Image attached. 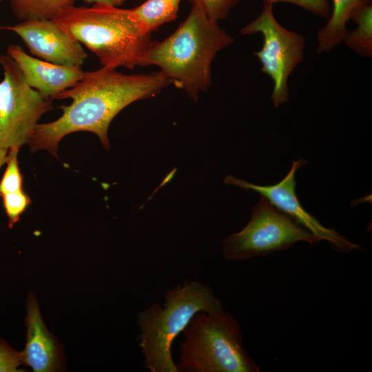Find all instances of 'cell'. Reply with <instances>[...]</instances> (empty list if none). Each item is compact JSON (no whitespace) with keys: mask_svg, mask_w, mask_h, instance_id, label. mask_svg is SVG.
<instances>
[{"mask_svg":"<svg viewBox=\"0 0 372 372\" xmlns=\"http://www.w3.org/2000/svg\"><path fill=\"white\" fill-rule=\"evenodd\" d=\"M178 372H258L242 345L238 320L230 313L198 311L182 331Z\"/></svg>","mask_w":372,"mask_h":372,"instance_id":"obj_5","label":"cell"},{"mask_svg":"<svg viewBox=\"0 0 372 372\" xmlns=\"http://www.w3.org/2000/svg\"><path fill=\"white\" fill-rule=\"evenodd\" d=\"M180 1L147 0L132 10L141 23L152 33L164 23L176 18Z\"/></svg>","mask_w":372,"mask_h":372,"instance_id":"obj_15","label":"cell"},{"mask_svg":"<svg viewBox=\"0 0 372 372\" xmlns=\"http://www.w3.org/2000/svg\"><path fill=\"white\" fill-rule=\"evenodd\" d=\"M7 54L16 62L28 85L50 100L57 99L61 92L75 85L85 73L81 68L34 58L18 45H9Z\"/></svg>","mask_w":372,"mask_h":372,"instance_id":"obj_11","label":"cell"},{"mask_svg":"<svg viewBox=\"0 0 372 372\" xmlns=\"http://www.w3.org/2000/svg\"><path fill=\"white\" fill-rule=\"evenodd\" d=\"M261 13L241 29L242 35L260 33L261 49L254 54L262 63L260 72L273 81L271 95L273 105L278 107L289 100L288 79L303 59L305 39L297 32L281 25L273 14V5L263 3Z\"/></svg>","mask_w":372,"mask_h":372,"instance_id":"obj_8","label":"cell"},{"mask_svg":"<svg viewBox=\"0 0 372 372\" xmlns=\"http://www.w3.org/2000/svg\"><path fill=\"white\" fill-rule=\"evenodd\" d=\"M19 149V148H12L8 152L7 167L0 181V196L7 193L23 190V176L19 167L17 158Z\"/></svg>","mask_w":372,"mask_h":372,"instance_id":"obj_17","label":"cell"},{"mask_svg":"<svg viewBox=\"0 0 372 372\" xmlns=\"http://www.w3.org/2000/svg\"><path fill=\"white\" fill-rule=\"evenodd\" d=\"M76 0H10L11 10L21 21L52 19L62 10L74 6Z\"/></svg>","mask_w":372,"mask_h":372,"instance_id":"obj_16","label":"cell"},{"mask_svg":"<svg viewBox=\"0 0 372 372\" xmlns=\"http://www.w3.org/2000/svg\"><path fill=\"white\" fill-rule=\"evenodd\" d=\"M262 2L273 6L277 3H293L325 19H328L331 12L329 0H263Z\"/></svg>","mask_w":372,"mask_h":372,"instance_id":"obj_21","label":"cell"},{"mask_svg":"<svg viewBox=\"0 0 372 372\" xmlns=\"http://www.w3.org/2000/svg\"><path fill=\"white\" fill-rule=\"evenodd\" d=\"M87 3L107 4L114 6H121L126 0H81Z\"/></svg>","mask_w":372,"mask_h":372,"instance_id":"obj_22","label":"cell"},{"mask_svg":"<svg viewBox=\"0 0 372 372\" xmlns=\"http://www.w3.org/2000/svg\"><path fill=\"white\" fill-rule=\"evenodd\" d=\"M0 149L8 151L28 143L40 117L52 110V100L28 85L9 55L0 54Z\"/></svg>","mask_w":372,"mask_h":372,"instance_id":"obj_7","label":"cell"},{"mask_svg":"<svg viewBox=\"0 0 372 372\" xmlns=\"http://www.w3.org/2000/svg\"><path fill=\"white\" fill-rule=\"evenodd\" d=\"M172 84L161 72L145 74H124L103 66L86 72L72 87L61 92L58 99H71L62 105L56 120L37 124L28 142L32 152L47 150L57 157L58 145L66 135L76 132L95 134L106 149L110 148L108 128L113 118L132 103L152 97Z\"/></svg>","mask_w":372,"mask_h":372,"instance_id":"obj_1","label":"cell"},{"mask_svg":"<svg viewBox=\"0 0 372 372\" xmlns=\"http://www.w3.org/2000/svg\"><path fill=\"white\" fill-rule=\"evenodd\" d=\"M300 241L309 245L320 242L261 196L247 225L223 240V254L229 260H243L289 249Z\"/></svg>","mask_w":372,"mask_h":372,"instance_id":"obj_6","label":"cell"},{"mask_svg":"<svg viewBox=\"0 0 372 372\" xmlns=\"http://www.w3.org/2000/svg\"><path fill=\"white\" fill-rule=\"evenodd\" d=\"M1 197L8 218V226L11 228L19 221L21 215L31 203V200L23 190L7 193L2 195Z\"/></svg>","mask_w":372,"mask_h":372,"instance_id":"obj_18","label":"cell"},{"mask_svg":"<svg viewBox=\"0 0 372 372\" xmlns=\"http://www.w3.org/2000/svg\"><path fill=\"white\" fill-rule=\"evenodd\" d=\"M0 30L15 32L32 54L50 63L81 68L87 58L81 44L52 19H28Z\"/></svg>","mask_w":372,"mask_h":372,"instance_id":"obj_10","label":"cell"},{"mask_svg":"<svg viewBox=\"0 0 372 372\" xmlns=\"http://www.w3.org/2000/svg\"><path fill=\"white\" fill-rule=\"evenodd\" d=\"M234 42L198 3H192L188 17L176 31L162 42H154L143 66H158L172 84L197 101L199 93L211 85L215 56Z\"/></svg>","mask_w":372,"mask_h":372,"instance_id":"obj_3","label":"cell"},{"mask_svg":"<svg viewBox=\"0 0 372 372\" xmlns=\"http://www.w3.org/2000/svg\"><path fill=\"white\" fill-rule=\"evenodd\" d=\"M8 150L4 149H0V169L1 167L6 163Z\"/></svg>","mask_w":372,"mask_h":372,"instance_id":"obj_23","label":"cell"},{"mask_svg":"<svg viewBox=\"0 0 372 372\" xmlns=\"http://www.w3.org/2000/svg\"><path fill=\"white\" fill-rule=\"evenodd\" d=\"M52 20L92 51L103 66L110 68L143 66L155 42L132 9L107 4L72 6Z\"/></svg>","mask_w":372,"mask_h":372,"instance_id":"obj_2","label":"cell"},{"mask_svg":"<svg viewBox=\"0 0 372 372\" xmlns=\"http://www.w3.org/2000/svg\"><path fill=\"white\" fill-rule=\"evenodd\" d=\"M3 1V0H0V3H1V1Z\"/></svg>","mask_w":372,"mask_h":372,"instance_id":"obj_24","label":"cell"},{"mask_svg":"<svg viewBox=\"0 0 372 372\" xmlns=\"http://www.w3.org/2000/svg\"><path fill=\"white\" fill-rule=\"evenodd\" d=\"M26 344L22 351L23 364L35 372L59 371L63 365V349L47 329L33 293H30L26 302Z\"/></svg>","mask_w":372,"mask_h":372,"instance_id":"obj_12","label":"cell"},{"mask_svg":"<svg viewBox=\"0 0 372 372\" xmlns=\"http://www.w3.org/2000/svg\"><path fill=\"white\" fill-rule=\"evenodd\" d=\"M307 163V161L304 158L293 161L287 174L275 185H257L242 179H237L231 176H227L225 182L245 189H251L258 192L274 207L308 230L319 241H327L338 252L345 253L362 249L358 244L349 241L335 229L322 225L300 204L296 194L295 174L296 171Z\"/></svg>","mask_w":372,"mask_h":372,"instance_id":"obj_9","label":"cell"},{"mask_svg":"<svg viewBox=\"0 0 372 372\" xmlns=\"http://www.w3.org/2000/svg\"><path fill=\"white\" fill-rule=\"evenodd\" d=\"M163 307L154 302L137 316L139 346L145 367L151 372H178L172 355V342L198 311L219 313L221 302L207 285L185 280L166 289Z\"/></svg>","mask_w":372,"mask_h":372,"instance_id":"obj_4","label":"cell"},{"mask_svg":"<svg viewBox=\"0 0 372 372\" xmlns=\"http://www.w3.org/2000/svg\"><path fill=\"white\" fill-rule=\"evenodd\" d=\"M23 364V353L11 347L3 339L0 338V372H20L18 369Z\"/></svg>","mask_w":372,"mask_h":372,"instance_id":"obj_20","label":"cell"},{"mask_svg":"<svg viewBox=\"0 0 372 372\" xmlns=\"http://www.w3.org/2000/svg\"><path fill=\"white\" fill-rule=\"evenodd\" d=\"M357 24L353 31H348L342 41L354 52L365 57L372 55V5L367 4L352 14L351 19Z\"/></svg>","mask_w":372,"mask_h":372,"instance_id":"obj_14","label":"cell"},{"mask_svg":"<svg viewBox=\"0 0 372 372\" xmlns=\"http://www.w3.org/2000/svg\"><path fill=\"white\" fill-rule=\"evenodd\" d=\"M192 3H198L205 10L208 17L218 21L226 19L231 9L238 0H189Z\"/></svg>","mask_w":372,"mask_h":372,"instance_id":"obj_19","label":"cell"},{"mask_svg":"<svg viewBox=\"0 0 372 372\" xmlns=\"http://www.w3.org/2000/svg\"><path fill=\"white\" fill-rule=\"evenodd\" d=\"M369 3H371V0H333V9L329 20L317 33V52H329L342 42L348 32L347 23L352 14Z\"/></svg>","mask_w":372,"mask_h":372,"instance_id":"obj_13","label":"cell"}]
</instances>
